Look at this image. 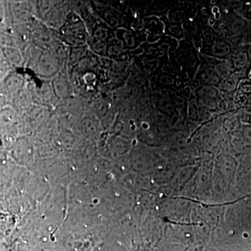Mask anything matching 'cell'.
<instances>
[{
  "label": "cell",
  "mask_w": 251,
  "mask_h": 251,
  "mask_svg": "<svg viewBox=\"0 0 251 251\" xmlns=\"http://www.w3.org/2000/svg\"><path fill=\"white\" fill-rule=\"evenodd\" d=\"M242 71L234 72L227 78L221 80L219 85H218L219 90L226 93L234 92L236 88H237L239 82L242 81L241 78V75H242Z\"/></svg>",
  "instance_id": "6da1fadb"
},
{
  "label": "cell",
  "mask_w": 251,
  "mask_h": 251,
  "mask_svg": "<svg viewBox=\"0 0 251 251\" xmlns=\"http://www.w3.org/2000/svg\"><path fill=\"white\" fill-rule=\"evenodd\" d=\"M198 79L202 86H213V87L219 85L221 81V79L218 76L214 71L206 66H204L202 70L199 72Z\"/></svg>",
  "instance_id": "7a4b0ae2"
},
{
  "label": "cell",
  "mask_w": 251,
  "mask_h": 251,
  "mask_svg": "<svg viewBox=\"0 0 251 251\" xmlns=\"http://www.w3.org/2000/svg\"><path fill=\"white\" fill-rule=\"evenodd\" d=\"M211 52L214 57H221V59H227L232 54L231 44L226 40L215 41L211 46Z\"/></svg>",
  "instance_id": "3957f363"
},
{
  "label": "cell",
  "mask_w": 251,
  "mask_h": 251,
  "mask_svg": "<svg viewBox=\"0 0 251 251\" xmlns=\"http://www.w3.org/2000/svg\"><path fill=\"white\" fill-rule=\"evenodd\" d=\"M251 195H248V196H245V197L240 198V199H238L237 201H234V202L224 203V204H204V203H202L201 202H200V201H194V200L191 199V198H184V197H171V196H166V197L173 198V199H184V200H186V201H191V202H192L198 203V204H201V205H202L203 206V207L208 208V207H211V206H221L227 205V204H234V203L237 202H238V201H241V200L244 199V198L248 197V196H250Z\"/></svg>",
  "instance_id": "277c9868"
},
{
  "label": "cell",
  "mask_w": 251,
  "mask_h": 251,
  "mask_svg": "<svg viewBox=\"0 0 251 251\" xmlns=\"http://www.w3.org/2000/svg\"><path fill=\"white\" fill-rule=\"evenodd\" d=\"M168 222L172 223V224L181 225V226H198L199 224H195V223H191V224H181V223H175L173 221H168Z\"/></svg>",
  "instance_id": "5b68a950"
}]
</instances>
